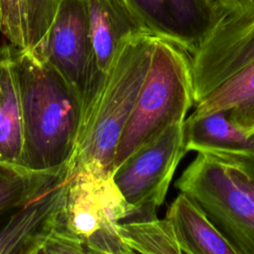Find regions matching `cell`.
<instances>
[{"label":"cell","mask_w":254,"mask_h":254,"mask_svg":"<svg viewBox=\"0 0 254 254\" xmlns=\"http://www.w3.org/2000/svg\"><path fill=\"white\" fill-rule=\"evenodd\" d=\"M11 60L23 115L20 166L37 172L60 171L76 150L81 101L64 76L38 55L11 45Z\"/></svg>","instance_id":"1"},{"label":"cell","mask_w":254,"mask_h":254,"mask_svg":"<svg viewBox=\"0 0 254 254\" xmlns=\"http://www.w3.org/2000/svg\"><path fill=\"white\" fill-rule=\"evenodd\" d=\"M157 35L143 32L121 47L83 120L69 173L111 177L121 134L148 72Z\"/></svg>","instance_id":"2"},{"label":"cell","mask_w":254,"mask_h":254,"mask_svg":"<svg viewBox=\"0 0 254 254\" xmlns=\"http://www.w3.org/2000/svg\"><path fill=\"white\" fill-rule=\"evenodd\" d=\"M193 104L190 54L157 36L148 72L116 148L114 169L171 126L185 122Z\"/></svg>","instance_id":"3"},{"label":"cell","mask_w":254,"mask_h":254,"mask_svg":"<svg viewBox=\"0 0 254 254\" xmlns=\"http://www.w3.org/2000/svg\"><path fill=\"white\" fill-rule=\"evenodd\" d=\"M175 187L196 201L237 254H254V199L227 160L197 153Z\"/></svg>","instance_id":"4"},{"label":"cell","mask_w":254,"mask_h":254,"mask_svg":"<svg viewBox=\"0 0 254 254\" xmlns=\"http://www.w3.org/2000/svg\"><path fill=\"white\" fill-rule=\"evenodd\" d=\"M34 54L51 64L76 92L83 122L106 77L95 66L86 0H60L48 36Z\"/></svg>","instance_id":"5"},{"label":"cell","mask_w":254,"mask_h":254,"mask_svg":"<svg viewBox=\"0 0 254 254\" xmlns=\"http://www.w3.org/2000/svg\"><path fill=\"white\" fill-rule=\"evenodd\" d=\"M187 153L184 122L175 124L126 158L113 170L112 179L136 210H157Z\"/></svg>","instance_id":"6"},{"label":"cell","mask_w":254,"mask_h":254,"mask_svg":"<svg viewBox=\"0 0 254 254\" xmlns=\"http://www.w3.org/2000/svg\"><path fill=\"white\" fill-rule=\"evenodd\" d=\"M152 34L191 56L227 13L219 0H121Z\"/></svg>","instance_id":"7"},{"label":"cell","mask_w":254,"mask_h":254,"mask_svg":"<svg viewBox=\"0 0 254 254\" xmlns=\"http://www.w3.org/2000/svg\"><path fill=\"white\" fill-rule=\"evenodd\" d=\"M140 212L127 202L112 176L75 173L66 183L60 222L84 241L95 230L136 218Z\"/></svg>","instance_id":"8"},{"label":"cell","mask_w":254,"mask_h":254,"mask_svg":"<svg viewBox=\"0 0 254 254\" xmlns=\"http://www.w3.org/2000/svg\"><path fill=\"white\" fill-rule=\"evenodd\" d=\"M254 61V20L226 17L190 56L194 103Z\"/></svg>","instance_id":"9"},{"label":"cell","mask_w":254,"mask_h":254,"mask_svg":"<svg viewBox=\"0 0 254 254\" xmlns=\"http://www.w3.org/2000/svg\"><path fill=\"white\" fill-rule=\"evenodd\" d=\"M69 175L68 164L40 192L0 221V254H40L58 223Z\"/></svg>","instance_id":"10"},{"label":"cell","mask_w":254,"mask_h":254,"mask_svg":"<svg viewBox=\"0 0 254 254\" xmlns=\"http://www.w3.org/2000/svg\"><path fill=\"white\" fill-rule=\"evenodd\" d=\"M86 4L95 66L105 77L123 44L149 31L121 0H86Z\"/></svg>","instance_id":"11"},{"label":"cell","mask_w":254,"mask_h":254,"mask_svg":"<svg viewBox=\"0 0 254 254\" xmlns=\"http://www.w3.org/2000/svg\"><path fill=\"white\" fill-rule=\"evenodd\" d=\"M172 224L182 254H237L202 208L180 191L166 216Z\"/></svg>","instance_id":"12"},{"label":"cell","mask_w":254,"mask_h":254,"mask_svg":"<svg viewBox=\"0 0 254 254\" xmlns=\"http://www.w3.org/2000/svg\"><path fill=\"white\" fill-rule=\"evenodd\" d=\"M188 152L209 154H254V135L234 124L224 110L184 122Z\"/></svg>","instance_id":"13"},{"label":"cell","mask_w":254,"mask_h":254,"mask_svg":"<svg viewBox=\"0 0 254 254\" xmlns=\"http://www.w3.org/2000/svg\"><path fill=\"white\" fill-rule=\"evenodd\" d=\"M190 117L224 110L230 120L254 135V61L193 104Z\"/></svg>","instance_id":"14"},{"label":"cell","mask_w":254,"mask_h":254,"mask_svg":"<svg viewBox=\"0 0 254 254\" xmlns=\"http://www.w3.org/2000/svg\"><path fill=\"white\" fill-rule=\"evenodd\" d=\"M23 115L11 60V44L0 48V162L20 166Z\"/></svg>","instance_id":"15"},{"label":"cell","mask_w":254,"mask_h":254,"mask_svg":"<svg viewBox=\"0 0 254 254\" xmlns=\"http://www.w3.org/2000/svg\"><path fill=\"white\" fill-rule=\"evenodd\" d=\"M62 170L37 172L0 162V221L40 192Z\"/></svg>","instance_id":"16"},{"label":"cell","mask_w":254,"mask_h":254,"mask_svg":"<svg viewBox=\"0 0 254 254\" xmlns=\"http://www.w3.org/2000/svg\"><path fill=\"white\" fill-rule=\"evenodd\" d=\"M116 228L132 253L182 254L172 224L166 217L119 222Z\"/></svg>","instance_id":"17"},{"label":"cell","mask_w":254,"mask_h":254,"mask_svg":"<svg viewBox=\"0 0 254 254\" xmlns=\"http://www.w3.org/2000/svg\"><path fill=\"white\" fill-rule=\"evenodd\" d=\"M0 32L11 45L28 50L27 0H0Z\"/></svg>","instance_id":"18"},{"label":"cell","mask_w":254,"mask_h":254,"mask_svg":"<svg viewBox=\"0 0 254 254\" xmlns=\"http://www.w3.org/2000/svg\"><path fill=\"white\" fill-rule=\"evenodd\" d=\"M60 0H27L28 50L37 52L44 44L58 10Z\"/></svg>","instance_id":"19"},{"label":"cell","mask_w":254,"mask_h":254,"mask_svg":"<svg viewBox=\"0 0 254 254\" xmlns=\"http://www.w3.org/2000/svg\"><path fill=\"white\" fill-rule=\"evenodd\" d=\"M117 224L99 228L87 236L83 241L86 253H132L120 237L116 228Z\"/></svg>","instance_id":"20"},{"label":"cell","mask_w":254,"mask_h":254,"mask_svg":"<svg viewBox=\"0 0 254 254\" xmlns=\"http://www.w3.org/2000/svg\"><path fill=\"white\" fill-rule=\"evenodd\" d=\"M82 254L86 253L83 241L69 232L61 222L60 217L55 228L46 238L40 254Z\"/></svg>","instance_id":"21"},{"label":"cell","mask_w":254,"mask_h":254,"mask_svg":"<svg viewBox=\"0 0 254 254\" xmlns=\"http://www.w3.org/2000/svg\"><path fill=\"white\" fill-rule=\"evenodd\" d=\"M227 160L254 199V154H214Z\"/></svg>","instance_id":"22"},{"label":"cell","mask_w":254,"mask_h":254,"mask_svg":"<svg viewBox=\"0 0 254 254\" xmlns=\"http://www.w3.org/2000/svg\"><path fill=\"white\" fill-rule=\"evenodd\" d=\"M224 7L226 18L236 22L254 20V0H219Z\"/></svg>","instance_id":"23"}]
</instances>
